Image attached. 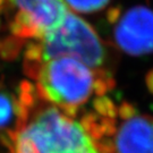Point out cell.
Listing matches in <instances>:
<instances>
[{
    "mask_svg": "<svg viewBox=\"0 0 153 153\" xmlns=\"http://www.w3.org/2000/svg\"><path fill=\"white\" fill-rule=\"evenodd\" d=\"M121 15V9L120 7H112V8H110L109 10L107 11V19H108V22L110 24H115L118 19H119V17Z\"/></svg>",
    "mask_w": 153,
    "mask_h": 153,
    "instance_id": "44dd1931",
    "label": "cell"
},
{
    "mask_svg": "<svg viewBox=\"0 0 153 153\" xmlns=\"http://www.w3.org/2000/svg\"><path fill=\"white\" fill-rule=\"evenodd\" d=\"M94 81L95 71L74 58L61 57L47 61L38 82L43 85L51 102L81 107L93 93Z\"/></svg>",
    "mask_w": 153,
    "mask_h": 153,
    "instance_id": "3957f363",
    "label": "cell"
},
{
    "mask_svg": "<svg viewBox=\"0 0 153 153\" xmlns=\"http://www.w3.org/2000/svg\"><path fill=\"white\" fill-rule=\"evenodd\" d=\"M43 56V45L40 42H28L24 50V60L41 61Z\"/></svg>",
    "mask_w": 153,
    "mask_h": 153,
    "instance_id": "4fadbf2b",
    "label": "cell"
},
{
    "mask_svg": "<svg viewBox=\"0 0 153 153\" xmlns=\"http://www.w3.org/2000/svg\"><path fill=\"white\" fill-rule=\"evenodd\" d=\"M16 153H39L35 144L24 131L18 134L16 140Z\"/></svg>",
    "mask_w": 153,
    "mask_h": 153,
    "instance_id": "7c38bea8",
    "label": "cell"
},
{
    "mask_svg": "<svg viewBox=\"0 0 153 153\" xmlns=\"http://www.w3.org/2000/svg\"><path fill=\"white\" fill-rule=\"evenodd\" d=\"M145 84H146V88L150 91V93L153 94V69L148 71V74L145 76Z\"/></svg>",
    "mask_w": 153,
    "mask_h": 153,
    "instance_id": "603a6c76",
    "label": "cell"
},
{
    "mask_svg": "<svg viewBox=\"0 0 153 153\" xmlns=\"http://www.w3.org/2000/svg\"><path fill=\"white\" fill-rule=\"evenodd\" d=\"M4 1H5V0H0V7L4 5Z\"/></svg>",
    "mask_w": 153,
    "mask_h": 153,
    "instance_id": "cb8c5ba5",
    "label": "cell"
},
{
    "mask_svg": "<svg viewBox=\"0 0 153 153\" xmlns=\"http://www.w3.org/2000/svg\"><path fill=\"white\" fill-rule=\"evenodd\" d=\"M118 115H119L121 119L128 120V119H131V118H133V117H135L137 115V110L131 103L127 102V101H124L120 104V107L118 108Z\"/></svg>",
    "mask_w": 153,
    "mask_h": 153,
    "instance_id": "2e32d148",
    "label": "cell"
},
{
    "mask_svg": "<svg viewBox=\"0 0 153 153\" xmlns=\"http://www.w3.org/2000/svg\"><path fill=\"white\" fill-rule=\"evenodd\" d=\"M118 153H153V117L135 116L119 127L116 135Z\"/></svg>",
    "mask_w": 153,
    "mask_h": 153,
    "instance_id": "5b68a950",
    "label": "cell"
},
{
    "mask_svg": "<svg viewBox=\"0 0 153 153\" xmlns=\"http://www.w3.org/2000/svg\"><path fill=\"white\" fill-rule=\"evenodd\" d=\"M42 67H43V65L41 64V61H23V73L27 77H30L31 79H34V81L40 79Z\"/></svg>",
    "mask_w": 153,
    "mask_h": 153,
    "instance_id": "9a60e30c",
    "label": "cell"
},
{
    "mask_svg": "<svg viewBox=\"0 0 153 153\" xmlns=\"http://www.w3.org/2000/svg\"><path fill=\"white\" fill-rule=\"evenodd\" d=\"M86 134L90 136V138H92L94 142L95 141H101V138L103 137L104 134L103 131H102V126L100 124V118L90 125V127L86 131Z\"/></svg>",
    "mask_w": 153,
    "mask_h": 153,
    "instance_id": "ac0fdd59",
    "label": "cell"
},
{
    "mask_svg": "<svg viewBox=\"0 0 153 153\" xmlns=\"http://www.w3.org/2000/svg\"><path fill=\"white\" fill-rule=\"evenodd\" d=\"M44 61L73 57L91 68H102L107 60V50L91 24L67 11L64 21L43 39Z\"/></svg>",
    "mask_w": 153,
    "mask_h": 153,
    "instance_id": "6da1fadb",
    "label": "cell"
},
{
    "mask_svg": "<svg viewBox=\"0 0 153 153\" xmlns=\"http://www.w3.org/2000/svg\"><path fill=\"white\" fill-rule=\"evenodd\" d=\"M21 10L26 11L36 23L40 31L50 32L64 21L67 8L62 0H10Z\"/></svg>",
    "mask_w": 153,
    "mask_h": 153,
    "instance_id": "8992f818",
    "label": "cell"
},
{
    "mask_svg": "<svg viewBox=\"0 0 153 153\" xmlns=\"http://www.w3.org/2000/svg\"><path fill=\"white\" fill-rule=\"evenodd\" d=\"M100 124L102 126V131L105 136H114L117 131V124L115 118H108V117H101Z\"/></svg>",
    "mask_w": 153,
    "mask_h": 153,
    "instance_id": "e0dca14e",
    "label": "cell"
},
{
    "mask_svg": "<svg viewBox=\"0 0 153 153\" xmlns=\"http://www.w3.org/2000/svg\"><path fill=\"white\" fill-rule=\"evenodd\" d=\"M13 115V98H10L7 93H0V128L10 124Z\"/></svg>",
    "mask_w": 153,
    "mask_h": 153,
    "instance_id": "8fae6325",
    "label": "cell"
},
{
    "mask_svg": "<svg viewBox=\"0 0 153 153\" xmlns=\"http://www.w3.org/2000/svg\"><path fill=\"white\" fill-rule=\"evenodd\" d=\"M73 10L83 14H91L103 9L110 0H65Z\"/></svg>",
    "mask_w": 153,
    "mask_h": 153,
    "instance_id": "9c48e42d",
    "label": "cell"
},
{
    "mask_svg": "<svg viewBox=\"0 0 153 153\" xmlns=\"http://www.w3.org/2000/svg\"><path fill=\"white\" fill-rule=\"evenodd\" d=\"M93 108L101 117H108V118H115L118 115V109L112 100L108 97H97L93 100Z\"/></svg>",
    "mask_w": 153,
    "mask_h": 153,
    "instance_id": "30bf717a",
    "label": "cell"
},
{
    "mask_svg": "<svg viewBox=\"0 0 153 153\" xmlns=\"http://www.w3.org/2000/svg\"><path fill=\"white\" fill-rule=\"evenodd\" d=\"M114 40L121 52L145 56L153 52V10L146 6L131 7L115 23Z\"/></svg>",
    "mask_w": 153,
    "mask_h": 153,
    "instance_id": "277c9868",
    "label": "cell"
},
{
    "mask_svg": "<svg viewBox=\"0 0 153 153\" xmlns=\"http://www.w3.org/2000/svg\"><path fill=\"white\" fill-rule=\"evenodd\" d=\"M9 31L11 35H15L21 39H36L42 40L43 33L40 31L36 23L33 21V18L30 16L26 11L19 10L17 13L14 19L9 23Z\"/></svg>",
    "mask_w": 153,
    "mask_h": 153,
    "instance_id": "52a82bcc",
    "label": "cell"
},
{
    "mask_svg": "<svg viewBox=\"0 0 153 153\" xmlns=\"http://www.w3.org/2000/svg\"><path fill=\"white\" fill-rule=\"evenodd\" d=\"M13 107H14V114L17 117V129L24 128L28 118V115H30L28 108L23 105L18 101V99H16L15 97H13Z\"/></svg>",
    "mask_w": 153,
    "mask_h": 153,
    "instance_id": "5bb4252c",
    "label": "cell"
},
{
    "mask_svg": "<svg viewBox=\"0 0 153 153\" xmlns=\"http://www.w3.org/2000/svg\"><path fill=\"white\" fill-rule=\"evenodd\" d=\"M25 47V40L15 35L7 36L0 43V58L5 61L16 60Z\"/></svg>",
    "mask_w": 153,
    "mask_h": 153,
    "instance_id": "ba28073f",
    "label": "cell"
},
{
    "mask_svg": "<svg viewBox=\"0 0 153 153\" xmlns=\"http://www.w3.org/2000/svg\"><path fill=\"white\" fill-rule=\"evenodd\" d=\"M93 145L98 153H115V144L109 138L103 140V141H95L93 143Z\"/></svg>",
    "mask_w": 153,
    "mask_h": 153,
    "instance_id": "d6986e66",
    "label": "cell"
},
{
    "mask_svg": "<svg viewBox=\"0 0 153 153\" xmlns=\"http://www.w3.org/2000/svg\"><path fill=\"white\" fill-rule=\"evenodd\" d=\"M17 91H21V92H27V93H36L35 92V85L32 84L28 81H22L18 85Z\"/></svg>",
    "mask_w": 153,
    "mask_h": 153,
    "instance_id": "7402d4cb",
    "label": "cell"
},
{
    "mask_svg": "<svg viewBox=\"0 0 153 153\" xmlns=\"http://www.w3.org/2000/svg\"><path fill=\"white\" fill-rule=\"evenodd\" d=\"M23 131L39 153H98L81 124L50 107Z\"/></svg>",
    "mask_w": 153,
    "mask_h": 153,
    "instance_id": "7a4b0ae2",
    "label": "cell"
},
{
    "mask_svg": "<svg viewBox=\"0 0 153 153\" xmlns=\"http://www.w3.org/2000/svg\"><path fill=\"white\" fill-rule=\"evenodd\" d=\"M18 93V101L25 105L26 108H32L34 107V104L36 102V93H27V92H21V91H17Z\"/></svg>",
    "mask_w": 153,
    "mask_h": 153,
    "instance_id": "ffe728a7",
    "label": "cell"
}]
</instances>
